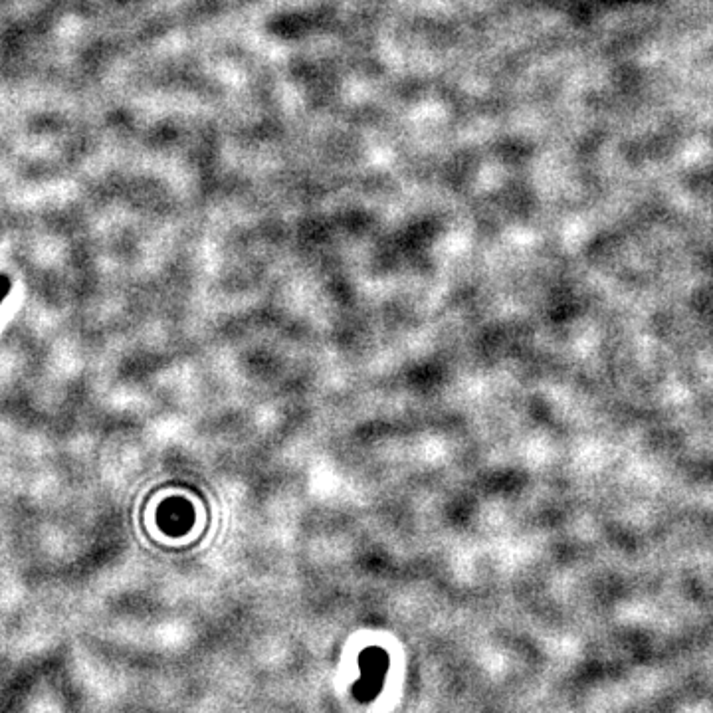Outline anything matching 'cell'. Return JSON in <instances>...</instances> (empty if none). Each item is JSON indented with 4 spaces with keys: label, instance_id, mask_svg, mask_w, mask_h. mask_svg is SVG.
<instances>
[{
    "label": "cell",
    "instance_id": "cell-1",
    "mask_svg": "<svg viewBox=\"0 0 713 713\" xmlns=\"http://www.w3.org/2000/svg\"><path fill=\"white\" fill-rule=\"evenodd\" d=\"M10 290H12L10 278H8L6 274H0V304L6 300V296L10 294Z\"/></svg>",
    "mask_w": 713,
    "mask_h": 713
}]
</instances>
